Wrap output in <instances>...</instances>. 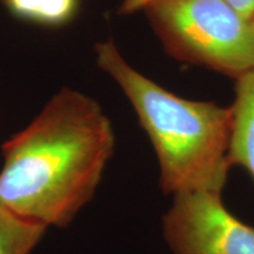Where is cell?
Instances as JSON below:
<instances>
[{"label": "cell", "instance_id": "obj_1", "mask_svg": "<svg viewBox=\"0 0 254 254\" xmlns=\"http://www.w3.org/2000/svg\"><path fill=\"white\" fill-rule=\"evenodd\" d=\"M114 147L112 123L100 104L60 88L1 145L0 202L46 227H68L94 198Z\"/></svg>", "mask_w": 254, "mask_h": 254}, {"label": "cell", "instance_id": "obj_2", "mask_svg": "<svg viewBox=\"0 0 254 254\" xmlns=\"http://www.w3.org/2000/svg\"><path fill=\"white\" fill-rule=\"evenodd\" d=\"M94 56L98 67L128 99L150 138L165 194L221 192L232 167L231 106L185 99L165 90L133 67L113 39L98 41Z\"/></svg>", "mask_w": 254, "mask_h": 254}, {"label": "cell", "instance_id": "obj_3", "mask_svg": "<svg viewBox=\"0 0 254 254\" xmlns=\"http://www.w3.org/2000/svg\"><path fill=\"white\" fill-rule=\"evenodd\" d=\"M142 12L172 58L234 80L254 71V23L227 0H154Z\"/></svg>", "mask_w": 254, "mask_h": 254}, {"label": "cell", "instance_id": "obj_4", "mask_svg": "<svg viewBox=\"0 0 254 254\" xmlns=\"http://www.w3.org/2000/svg\"><path fill=\"white\" fill-rule=\"evenodd\" d=\"M163 230L174 254H254V227L225 207L221 192L176 194Z\"/></svg>", "mask_w": 254, "mask_h": 254}, {"label": "cell", "instance_id": "obj_5", "mask_svg": "<svg viewBox=\"0 0 254 254\" xmlns=\"http://www.w3.org/2000/svg\"><path fill=\"white\" fill-rule=\"evenodd\" d=\"M228 159L245 167L254 179V71L236 79Z\"/></svg>", "mask_w": 254, "mask_h": 254}, {"label": "cell", "instance_id": "obj_6", "mask_svg": "<svg viewBox=\"0 0 254 254\" xmlns=\"http://www.w3.org/2000/svg\"><path fill=\"white\" fill-rule=\"evenodd\" d=\"M47 228L0 202V254H31L43 240Z\"/></svg>", "mask_w": 254, "mask_h": 254}, {"label": "cell", "instance_id": "obj_7", "mask_svg": "<svg viewBox=\"0 0 254 254\" xmlns=\"http://www.w3.org/2000/svg\"><path fill=\"white\" fill-rule=\"evenodd\" d=\"M15 17L44 26H62L78 11V0H2Z\"/></svg>", "mask_w": 254, "mask_h": 254}, {"label": "cell", "instance_id": "obj_8", "mask_svg": "<svg viewBox=\"0 0 254 254\" xmlns=\"http://www.w3.org/2000/svg\"><path fill=\"white\" fill-rule=\"evenodd\" d=\"M154 0H120L119 13L124 15L134 14L136 12H142L147 5Z\"/></svg>", "mask_w": 254, "mask_h": 254}, {"label": "cell", "instance_id": "obj_9", "mask_svg": "<svg viewBox=\"0 0 254 254\" xmlns=\"http://www.w3.org/2000/svg\"><path fill=\"white\" fill-rule=\"evenodd\" d=\"M234 8L244 17L253 20L254 18V0H227Z\"/></svg>", "mask_w": 254, "mask_h": 254}, {"label": "cell", "instance_id": "obj_10", "mask_svg": "<svg viewBox=\"0 0 254 254\" xmlns=\"http://www.w3.org/2000/svg\"><path fill=\"white\" fill-rule=\"evenodd\" d=\"M253 23H254V18H253Z\"/></svg>", "mask_w": 254, "mask_h": 254}]
</instances>
